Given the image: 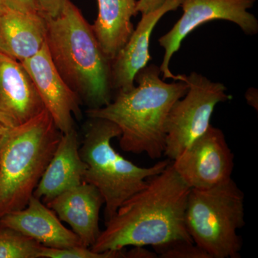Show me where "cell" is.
Returning a JSON list of instances; mask_svg holds the SVG:
<instances>
[{
	"mask_svg": "<svg viewBox=\"0 0 258 258\" xmlns=\"http://www.w3.org/2000/svg\"><path fill=\"white\" fill-rule=\"evenodd\" d=\"M85 128L80 154L87 164L84 181L99 190L104 200L105 222L134 194L143 189L150 178L162 172L170 159L150 167H140L127 160L112 146V139L120 137V128L103 118H89Z\"/></svg>",
	"mask_w": 258,
	"mask_h": 258,
	"instance_id": "cell-5",
	"label": "cell"
},
{
	"mask_svg": "<svg viewBox=\"0 0 258 258\" xmlns=\"http://www.w3.org/2000/svg\"><path fill=\"white\" fill-rule=\"evenodd\" d=\"M10 128H7L4 125L0 123V149L3 147V144L4 143L5 139L8 135V131Z\"/></svg>",
	"mask_w": 258,
	"mask_h": 258,
	"instance_id": "cell-26",
	"label": "cell"
},
{
	"mask_svg": "<svg viewBox=\"0 0 258 258\" xmlns=\"http://www.w3.org/2000/svg\"><path fill=\"white\" fill-rule=\"evenodd\" d=\"M249 91V93H247V96H246L247 103H248L249 106H252L256 108V110H257V93L255 94L254 90L253 93H251L250 91Z\"/></svg>",
	"mask_w": 258,
	"mask_h": 258,
	"instance_id": "cell-25",
	"label": "cell"
},
{
	"mask_svg": "<svg viewBox=\"0 0 258 258\" xmlns=\"http://www.w3.org/2000/svg\"><path fill=\"white\" fill-rule=\"evenodd\" d=\"M0 227L13 229L45 247L64 248L81 245L73 230L64 227L55 212L34 195L25 208L2 217Z\"/></svg>",
	"mask_w": 258,
	"mask_h": 258,
	"instance_id": "cell-14",
	"label": "cell"
},
{
	"mask_svg": "<svg viewBox=\"0 0 258 258\" xmlns=\"http://www.w3.org/2000/svg\"><path fill=\"white\" fill-rule=\"evenodd\" d=\"M45 205L55 212L61 221L71 226L83 247L91 248L98 240L101 232L100 211L104 200L96 186L84 181Z\"/></svg>",
	"mask_w": 258,
	"mask_h": 258,
	"instance_id": "cell-13",
	"label": "cell"
},
{
	"mask_svg": "<svg viewBox=\"0 0 258 258\" xmlns=\"http://www.w3.org/2000/svg\"><path fill=\"white\" fill-rule=\"evenodd\" d=\"M81 142L74 128L62 134L53 156L42 174L33 195L45 204L84 182L87 164L80 154Z\"/></svg>",
	"mask_w": 258,
	"mask_h": 258,
	"instance_id": "cell-15",
	"label": "cell"
},
{
	"mask_svg": "<svg viewBox=\"0 0 258 258\" xmlns=\"http://www.w3.org/2000/svg\"><path fill=\"white\" fill-rule=\"evenodd\" d=\"M5 6L3 0H0V15L3 13V11L5 10Z\"/></svg>",
	"mask_w": 258,
	"mask_h": 258,
	"instance_id": "cell-27",
	"label": "cell"
},
{
	"mask_svg": "<svg viewBox=\"0 0 258 258\" xmlns=\"http://www.w3.org/2000/svg\"><path fill=\"white\" fill-rule=\"evenodd\" d=\"M66 0H36L40 14L45 18H55L60 13Z\"/></svg>",
	"mask_w": 258,
	"mask_h": 258,
	"instance_id": "cell-21",
	"label": "cell"
},
{
	"mask_svg": "<svg viewBox=\"0 0 258 258\" xmlns=\"http://www.w3.org/2000/svg\"><path fill=\"white\" fill-rule=\"evenodd\" d=\"M62 135L46 109L9 129L0 149V218L27 206Z\"/></svg>",
	"mask_w": 258,
	"mask_h": 258,
	"instance_id": "cell-4",
	"label": "cell"
},
{
	"mask_svg": "<svg viewBox=\"0 0 258 258\" xmlns=\"http://www.w3.org/2000/svg\"><path fill=\"white\" fill-rule=\"evenodd\" d=\"M256 0H183L180 7L182 16L170 31L159 38V45L165 50L160 66L164 79L182 81L183 75L174 76L169 69L171 57L177 52L185 37L198 27L213 20H227L238 25L247 35L258 32V21L247 10Z\"/></svg>",
	"mask_w": 258,
	"mask_h": 258,
	"instance_id": "cell-8",
	"label": "cell"
},
{
	"mask_svg": "<svg viewBox=\"0 0 258 258\" xmlns=\"http://www.w3.org/2000/svg\"><path fill=\"white\" fill-rule=\"evenodd\" d=\"M160 74V68L156 64L146 66L134 79L138 86L117 93L106 106L86 111L88 118H103L118 125L122 150L144 153L152 159H159L164 154L168 114L189 89L185 81L164 82Z\"/></svg>",
	"mask_w": 258,
	"mask_h": 258,
	"instance_id": "cell-2",
	"label": "cell"
},
{
	"mask_svg": "<svg viewBox=\"0 0 258 258\" xmlns=\"http://www.w3.org/2000/svg\"><path fill=\"white\" fill-rule=\"evenodd\" d=\"M183 81L188 83L189 89L173 105L166 119L164 154L171 161L207 132L217 105L232 98L226 93L225 85L212 82L198 73L184 75Z\"/></svg>",
	"mask_w": 258,
	"mask_h": 258,
	"instance_id": "cell-7",
	"label": "cell"
},
{
	"mask_svg": "<svg viewBox=\"0 0 258 258\" xmlns=\"http://www.w3.org/2000/svg\"><path fill=\"white\" fill-rule=\"evenodd\" d=\"M46 40V20L40 13L6 8L0 15V52L21 62L36 55Z\"/></svg>",
	"mask_w": 258,
	"mask_h": 258,
	"instance_id": "cell-16",
	"label": "cell"
},
{
	"mask_svg": "<svg viewBox=\"0 0 258 258\" xmlns=\"http://www.w3.org/2000/svg\"><path fill=\"white\" fill-rule=\"evenodd\" d=\"M191 187L170 164L150 178L143 189L122 204L105 222L91 249L97 252L120 250L128 246L157 247L176 240L193 241L185 212Z\"/></svg>",
	"mask_w": 258,
	"mask_h": 258,
	"instance_id": "cell-1",
	"label": "cell"
},
{
	"mask_svg": "<svg viewBox=\"0 0 258 258\" xmlns=\"http://www.w3.org/2000/svg\"><path fill=\"white\" fill-rule=\"evenodd\" d=\"M98 13L91 25L102 50L113 60L134 31L132 17L136 16V0H97Z\"/></svg>",
	"mask_w": 258,
	"mask_h": 258,
	"instance_id": "cell-17",
	"label": "cell"
},
{
	"mask_svg": "<svg viewBox=\"0 0 258 258\" xmlns=\"http://www.w3.org/2000/svg\"><path fill=\"white\" fill-rule=\"evenodd\" d=\"M46 20V45L57 72L88 109L112 101L111 60L79 8L66 0L59 14Z\"/></svg>",
	"mask_w": 258,
	"mask_h": 258,
	"instance_id": "cell-3",
	"label": "cell"
},
{
	"mask_svg": "<svg viewBox=\"0 0 258 258\" xmlns=\"http://www.w3.org/2000/svg\"><path fill=\"white\" fill-rule=\"evenodd\" d=\"M153 248L158 257L162 258H211L193 241H173Z\"/></svg>",
	"mask_w": 258,
	"mask_h": 258,
	"instance_id": "cell-20",
	"label": "cell"
},
{
	"mask_svg": "<svg viewBox=\"0 0 258 258\" xmlns=\"http://www.w3.org/2000/svg\"><path fill=\"white\" fill-rule=\"evenodd\" d=\"M5 8L28 13H38L36 0H3Z\"/></svg>",
	"mask_w": 258,
	"mask_h": 258,
	"instance_id": "cell-22",
	"label": "cell"
},
{
	"mask_svg": "<svg viewBox=\"0 0 258 258\" xmlns=\"http://www.w3.org/2000/svg\"><path fill=\"white\" fill-rule=\"evenodd\" d=\"M33 81L45 109L62 134L74 128V116H81V101L57 72L45 45L36 55L21 62Z\"/></svg>",
	"mask_w": 258,
	"mask_h": 258,
	"instance_id": "cell-10",
	"label": "cell"
},
{
	"mask_svg": "<svg viewBox=\"0 0 258 258\" xmlns=\"http://www.w3.org/2000/svg\"><path fill=\"white\" fill-rule=\"evenodd\" d=\"M45 109L21 62L0 52V123L8 128H15Z\"/></svg>",
	"mask_w": 258,
	"mask_h": 258,
	"instance_id": "cell-11",
	"label": "cell"
},
{
	"mask_svg": "<svg viewBox=\"0 0 258 258\" xmlns=\"http://www.w3.org/2000/svg\"><path fill=\"white\" fill-rule=\"evenodd\" d=\"M244 196L234 180L207 189H190L185 223L190 237L211 258H238L244 226Z\"/></svg>",
	"mask_w": 258,
	"mask_h": 258,
	"instance_id": "cell-6",
	"label": "cell"
},
{
	"mask_svg": "<svg viewBox=\"0 0 258 258\" xmlns=\"http://www.w3.org/2000/svg\"><path fill=\"white\" fill-rule=\"evenodd\" d=\"M171 164L191 189H207L232 178L234 155L221 129L211 125Z\"/></svg>",
	"mask_w": 258,
	"mask_h": 258,
	"instance_id": "cell-9",
	"label": "cell"
},
{
	"mask_svg": "<svg viewBox=\"0 0 258 258\" xmlns=\"http://www.w3.org/2000/svg\"><path fill=\"white\" fill-rule=\"evenodd\" d=\"M183 0H166L159 10L142 18L124 45L111 60L113 90L125 92L134 87V79L151 60L149 41L153 30L164 15L179 8Z\"/></svg>",
	"mask_w": 258,
	"mask_h": 258,
	"instance_id": "cell-12",
	"label": "cell"
},
{
	"mask_svg": "<svg viewBox=\"0 0 258 258\" xmlns=\"http://www.w3.org/2000/svg\"><path fill=\"white\" fill-rule=\"evenodd\" d=\"M125 257L128 258H156L158 257L155 252L148 250L142 246H134L130 250H125Z\"/></svg>",
	"mask_w": 258,
	"mask_h": 258,
	"instance_id": "cell-24",
	"label": "cell"
},
{
	"mask_svg": "<svg viewBox=\"0 0 258 258\" xmlns=\"http://www.w3.org/2000/svg\"><path fill=\"white\" fill-rule=\"evenodd\" d=\"M166 0H138L137 1V12L142 15H147L159 10L164 5Z\"/></svg>",
	"mask_w": 258,
	"mask_h": 258,
	"instance_id": "cell-23",
	"label": "cell"
},
{
	"mask_svg": "<svg viewBox=\"0 0 258 258\" xmlns=\"http://www.w3.org/2000/svg\"><path fill=\"white\" fill-rule=\"evenodd\" d=\"M125 249H123L97 252L90 247H83L82 245L64 248H53L42 246L40 258H125Z\"/></svg>",
	"mask_w": 258,
	"mask_h": 258,
	"instance_id": "cell-19",
	"label": "cell"
},
{
	"mask_svg": "<svg viewBox=\"0 0 258 258\" xmlns=\"http://www.w3.org/2000/svg\"><path fill=\"white\" fill-rule=\"evenodd\" d=\"M42 246L18 231L0 227V258H40Z\"/></svg>",
	"mask_w": 258,
	"mask_h": 258,
	"instance_id": "cell-18",
	"label": "cell"
}]
</instances>
